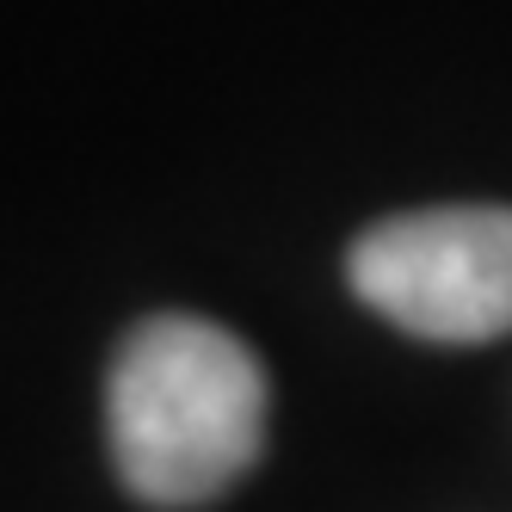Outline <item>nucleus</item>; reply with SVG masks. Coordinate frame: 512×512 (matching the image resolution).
Here are the masks:
<instances>
[{
    "instance_id": "f257e3e1",
    "label": "nucleus",
    "mask_w": 512,
    "mask_h": 512,
    "mask_svg": "<svg viewBox=\"0 0 512 512\" xmlns=\"http://www.w3.org/2000/svg\"><path fill=\"white\" fill-rule=\"evenodd\" d=\"M105 426L142 506H204L260 457L266 371L204 315H149L118 346Z\"/></svg>"
},
{
    "instance_id": "f03ea898",
    "label": "nucleus",
    "mask_w": 512,
    "mask_h": 512,
    "mask_svg": "<svg viewBox=\"0 0 512 512\" xmlns=\"http://www.w3.org/2000/svg\"><path fill=\"white\" fill-rule=\"evenodd\" d=\"M346 278L383 321L414 340L482 346L512 334V210L438 204L352 241Z\"/></svg>"
}]
</instances>
